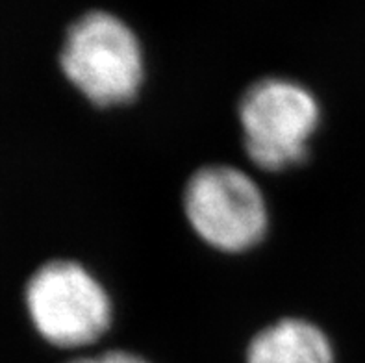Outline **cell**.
<instances>
[{"label":"cell","mask_w":365,"mask_h":363,"mask_svg":"<svg viewBox=\"0 0 365 363\" xmlns=\"http://www.w3.org/2000/svg\"><path fill=\"white\" fill-rule=\"evenodd\" d=\"M63 74L97 106L125 104L145 74L143 48L134 30L110 11H89L67 30L60 54Z\"/></svg>","instance_id":"cell-1"},{"label":"cell","mask_w":365,"mask_h":363,"mask_svg":"<svg viewBox=\"0 0 365 363\" xmlns=\"http://www.w3.org/2000/svg\"><path fill=\"white\" fill-rule=\"evenodd\" d=\"M319 121L321 108L314 93L282 76L258 80L240 101L245 150L265 170L302 163Z\"/></svg>","instance_id":"cell-2"},{"label":"cell","mask_w":365,"mask_h":363,"mask_svg":"<svg viewBox=\"0 0 365 363\" xmlns=\"http://www.w3.org/2000/svg\"><path fill=\"white\" fill-rule=\"evenodd\" d=\"M247 363H336L329 336L304 319L287 317L250 341Z\"/></svg>","instance_id":"cell-5"},{"label":"cell","mask_w":365,"mask_h":363,"mask_svg":"<svg viewBox=\"0 0 365 363\" xmlns=\"http://www.w3.org/2000/svg\"><path fill=\"white\" fill-rule=\"evenodd\" d=\"M69 363H148L141 356L126 350H111L101 356H88V358H76Z\"/></svg>","instance_id":"cell-6"},{"label":"cell","mask_w":365,"mask_h":363,"mask_svg":"<svg viewBox=\"0 0 365 363\" xmlns=\"http://www.w3.org/2000/svg\"><path fill=\"white\" fill-rule=\"evenodd\" d=\"M28 315L39 336L61 349L101 339L111 324V300L83 265L54 260L39 267L24 291Z\"/></svg>","instance_id":"cell-3"},{"label":"cell","mask_w":365,"mask_h":363,"mask_svg":"<svg viewBox=\"0 0 365 363\" xmlns=\"http://www.w3.org/2000/svg\"><path fill=\"white\" fill-rule=\"evenodd\" d=\"M184 210L193 230L225 252L249 250L267 232L264 193L237 167L206 165L193 173L185 185Z\"/></svg>","instance_id":"cell-4"}]
</instances>
